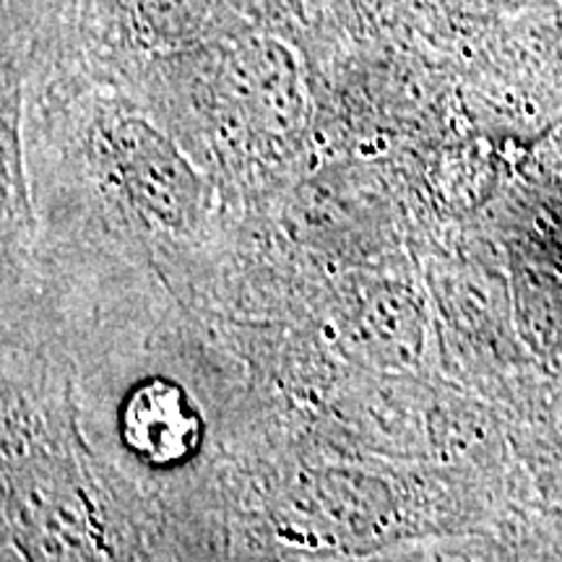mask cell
<instances>
[{"label": "cell", "mask_w": 562, "mask_h": 562, "mask_svg": "<svg viewBox=\"0 0 562 562\" xmlns=\"http://www.w3.org/2000/svg\"><path fill=\"white\" fill-rule=\"evenodd\" d=\"M128 435L133 446L151 459H175L182 456L195 432V422L180 398V391L170 385H149L131 398Z\"/></svg>", "instance_id": "6da1fadb"}]
</instances>
